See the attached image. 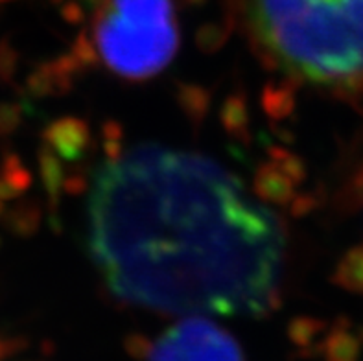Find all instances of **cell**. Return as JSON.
Instances as JSON below:
<instances>
[{
  "label": "cell",
  "mask_w": 363,
  "mask_h": 361,
  "mask_svg": "<svg viewBox=\"0 0 363 361\" xmlns=\"http://www.w3.org/2000/svg\"><path fill=\"white\" fill-rule=\"evenodd\" d=\"M362 187H363V181H362Z\"/></svg>",
  "instance_id": "2e32d148"
},
{
  "label": "cell",
  "mask_w": 363,
  "mask_h": 361,
  "mask_svg": "<svg viewBox=\"0 0 363 361\" xmlns=\"http://www.w3.org/2000/svg\"><path fill=\"white\" fill-rule=\"evenodd\" d=\"M89 247L120 301L170 313L260 316L277 304L284 234L205 157L137 148L98 174Z\"/></svg>",
  "instance_id": "6da1fadb"
},
{
  "label": "cell",
  "mask_w": 363,
  "mask_h": 361,
  "mask_svg": "<svg viewBox=\"0 0 363 361\" xmlns=\"http://www.w3.org/2000/svg\"><path fill=\"white\" fill-rule=\"evenodd\" d=\"M21 120V111L11 104H0V137L11 135Z\"/></svg>",
  "instance_id": "8fae6325"
},
{
  "label": "cell",
  "mask_w": 363,
  "mask_h": 361,
  "mask_svg": "<svg viewBox=\"0 0 363 361\" xmlns=\"http://www.w3.org/2000/svg\"><path fill=\"white\" fill-rule=\"evenodd\" d=\"M264 63L295 82L363 92V0H230Z\"/></svg>",
  "instance_id": "7a4b0ae2"
},
{
  "label": "cell",
  "mask_w": 363,
  "mask_h": 361,
  "mask_svg": "<svg viewBox=\"0 0 363 361\" xmlns=\"http://www.w3.org/2000/svg\"><path fill=\"white\" fill-rule=\"evenodd\" d=\"M337 282L352 291H363V249H354L337 267Z\"/></svg>",
  "instance_id": "52a82bcc"
},
{
  "label": "cell",
  "mask_w": 363,
  "mask_h": 361,
  "mask_svg": "<svg viewBox=\"0 0 363 361\" xmlns=\"http://www.w3.org/2000/svg\"><path fill=\"white\" fill-rule=\"evenodd\" d=\"M279 165L266 166L257 175V190L264 199L284 203L291 197V181Z\"/></svg>",
  "instance_id": "8992f818"
},
{
  "label": "cell",
  "mask_w": 363,
  "mask_h": 361,
  "mask_svg": "<svg viewBox=\"0 0 363 361\" xmlns=\"http://www.w3.org/2000/svg\"><path fill=\"white\" fill-rule=\"evenodd\" d=\"M0 172H2L0 179H2L6 184H9V187L13 188L17 196L23 192L24 188H28L30 175H28L26 170L21 166L17 157H8V159L2 162V170H0Z\"/></svg>",
  "instance_id": "ba28073f"
},
{
  "label": "cell",
  "mask_w": 363,
  "mask_h": 361,
  "mask_svg": "<svg viewBox=\"0 0 363 361\" xmlns=\"http://www.w3.org/2000/svg\"><path fill=\"white\" fill-rule=\"evenodd\" d=\"M46 140L65 159H74L87 144V128L79 120L65 118L46 131Z\"/></svg>",
  "instance_id": "5b68a950"
},
{
  "label": "cell",
  "mask_w": 363,
  "mask_h": 361,
  "mask_svg": "<svg viewBox=\"0 0 363 361\" xmlns=\"http://www.w3.org/2000/svg\"><path fill=\"white\" fill-rule=\"evenodd\" d=\"M0 212H2V201H0Z\"/></svg>",
  "instance_id": "5bb4252c"
},
{
  "label": "cell",
  "mask_w": 363,
  "mask_h": 361,
  "mask_svg": "<svg viewBox=\"0 0 363 361\" xmlns=\"http://www.w3.org/2000/svg\"><path fill=\"white\" fill-rule=\"evenodd\" d=\"M94 39L109 69L129 79L150 78L177 50L172 0H98Z\"/></svg>",
  "instance_id": "3957f363"
},
{
  "label": "cell",
  "mask_w": 363,
  "mask_h": 361,
  "mask_svg": "<svg viewBox=\"0 0 363 361\" xmlns=\"http://www.w3.org/2000/svg\"><path fill=\"white\" fill-rule=\"evenodd\" d=\"M41 174H43V181L46 184V190L55 196L57 192V188H60L61 183V170L60 165H57V160L52 153L48 151H43V157H41Z\"/></svg>",
  "instance_id": "9c48e42d"
},
{
  "label": "cell",
  "mask_w": 363,
  "mask_h": 361,
  "mask_svg": "<svg viewBox=\"0 0 363 361\" xmlns=\"http://www.w3.org/2000/svg\"><path fill=\"white\" fill-rule=\"evenodd\" d=\"M146 361H244L235 339L211 321L172 326L146 348Z\"/></svg>",
  "instance_id": "277c9868"
},
{
  "label": "cell",
  "mask_w": 363,
  "mask_h": 361,
  "mask_svg": "<svg viewBox=\"0 0 363 361\" xmlns=\"http://www.w3.org/2000/svg\"><path fill=\"white\" fill-rule=\"evenodd\" d=\"M0 2H8V0H0Z\"/></svg>",
  "instance_id": "9a60e30c"
},
{
  "label": "cell",
  "mask_w": 363,
  "mask_h": 361,
  "mask_svg": "<svg viewBox=\"0 0 363 361\" xmlns=\"http://www.w3.org/2000/svg\"><path fill=\"white\" fill-rule=\"evenodd\" d=\"M358 345L350 335H337L330 345V361H356Z\"/></svg>",
  "instance_id": "30bf717a"
},
{
  "label": "cell",
  "mask_w": 363,
  "mask_h": 361,
  "mask_svg": "<svg viewBox=\"0 0 363 361\" xmlns=\"http://www.w3.org/2000/svg\"><path fill=\"white\" fill-rule=\"evenodd\" d=\"M15 70V52L6 41L0 43V79L8 82Z\"/></svg>",
  "instance_id": "7c38bea8"
},
{
  "label": "cell",
  "mask_w": 363,
  "mask_h": 361,
  "mask_svg": "<svg viewBox=\"0 0 363 361\" xmlns=\"http://www.w3.org/2000/svg\"><path fill=\"white\" fill-rule=\"evenodd\" d=\"M2 352H4V347H2V345H0V356H2Z\"/></svg>",
  "instance_id": "4fadbf2b"
}]
</instances>
